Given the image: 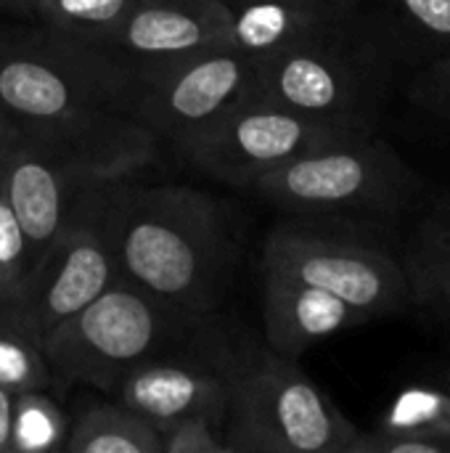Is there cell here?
I'll list each match as a JSON object with an SVG mask.
<instances>
[{
	"instance_id": "1",
	"label": "cell",
	"mask_w": 450,
	"mask_h": 453,
	"mask_svg": "<svg viewBox=\"0 0 450 453\" xmlns=\"http://www.w3.org/2000/svg\"><path fill=\"white\" fill-rule=\"evenodd\" d=\"M135 64L45 27H0V104L29 138L98 180L133 178L156 135L133 119Z\"/></svg>"
},
{
	"instance_id": "2",
	"label": "cell",
	"mask_w": 450,
	"mask_h": 453,
	"mask_svg": "<svg viewBox=\"0 0 450 453\" xmlns=\"http://www.w3.org/2000/svg\"><path fill=\"white\" fill-rule=\"evenodd\" d=\"M103 226L119 279L191 324L217 311L239 260L228 202L191 186L122 178L106 186Z\"/></svg>"
},
{
	"instance_id": "3",
	"label": "cell",
	"mask_w": 450,
	"mask_h": 453,
	"mask_svg": "<svg viewBox=\"0 0 450 453\" xmlns=\"http://www.w3.org/2000/svg\"><path fill=\"white\" fill-rule=\"evenodd\" d=\"M398 58L363 8L353 21L257 56L247 98L358 133H377Z\"/></svg>"
},
{
	"instance_id": "4",
	"label": "cell",
	"mask_w": 450,
	"mask_h": 453,
	"mask_svg": "<svg viewBox=\"0 0 450 453\" xmlns=\"http://www.w3.org/2000/svg\"><path fill=\"white\" fill-rule=\"evenodd\" d=\"M247 191L289 215L342 218L395 228L424 204L422 175L377 133L297 154Z\"/></svg>"
},
{
	"instance_id": "5",
	"label": "cell",
	"mask_w": 450,
	"mask_h": 453,
	"mask_svg": "<svg viewBox=\"0 0 450 453\" xmlns=\"http://www.w3.org/2000/svg\"><path fill=\"white\" fill-rule=\"evenodd\" d=\"M263 271L326 289L374 321L411 308L400 242L385 226L294 215L271 228Z\"/></svg>"
},
{
	"instance_id": "6",
	"label": "cell",
	"mask_w": 450,
	"mask_h": 453,
	"mask_svg": "<svg viewBox=\"0 0 450 453\" xmlns=\"http://www.w3.org/2000/svg\"><path fill=\"white\" fill-rule=\"evenodd\" d=\"M361 430L300 369L268 345L236 350L223 438L231 453H347Z\"/></svg>"
},
{
	"instance_id": "7",
	"label": "cell",
	"mask_w": 450,
	"mask_h": 453,
	"mask_svg": "<svg viewBox=\"0 0 450 453\" xmlns=\"http://www.w3.org/2000/svg\"><path fill=\"white\" fill-rule=\"evenodd\" d=\"M196 324L202 321L178 319L135 284L117 276L93 303L58 324L40 342V350L50 382L88 385L111 395L127 369L180 340Z\"/></svg>"
},
{
	"instance_id": "8",
	"label": "cell",
	"mask_w": 450,
	"mask_h": 453,
	"mask_svg": "<svg viewBox=\"0 0 450 453\" xmlns=\"http://www.w3.org/2000/svg\"><path fill=\"white\" fill-rule=\"evenodd\" d=\"M355 135L369 133L310 119L244 96L175 151L188 167L210 175L212 180L233 188H249L260 175L297 154Z\"/></svg>"
},
{
	"instance_id": "9",
	"label": "cell",
	"mask_w": 450,
	"mask_h": 453,
	"mask_svg": "<svg viewBox=\"0 0 450 453\" xmlns=\"http://www.w3.org/2000/svg\"><path fill=\"white\" fill-rule=\"evenodd\" d=\"M252 64V56L228 45L138 61L133 119L178 149L244 98Z\"/></svg>"
},
{
	"instance_id": "10",
	"label": "cell",
	"mask_w": 450,
	"mask_h": 453,
	"mask_svg": "<svg viewBox=\"0 0 450 453\" xmlns=\"http://www.w3.org/2000/svg\"><path fill=\"white\" fill-rule=\"evenodd\" d=\"M183 340L186 334L127 369L111 390L117 403L156 433L191 414H207L225 425L239 345L204 334Z\"/></svg>"
},
{
	"instance_id": "11",
	"label": "cell",
	"mask_w": 450,
	"mask_h": 453,
	"mask_svg": "<svg viewBox=\"0 0 450 453\" xmlns=\"http://www.w3.org/2000/svg\"><path fill=\"white\" fill-rule=\"evenodd\" d=\"M106 186H98L88 196L56 244L32 265L19 329L37 345L119 276L103 226Z\"/></svg>"
},
{
	"instance_id": "12",
	"label": "cell",
	"mask_w": 450,
	"mask_h": 453,
	"mask_svg": "<svg viewBox=\"0 0 450 453\" xmlns=\"http://www.w3.org/2000/svg\"><path fill=\"white\" fill-rule=\"evenodd\" d=\"M103 183L29 138L19 135L8 146L3 194L24 231L32 265L56 244L88 196Z\"/></svg>"
},
{
	"instance_id": "13",
	"label": "cell",
	"mask_w": 450,
	"mask_h": 453,
	"mask_svg": "<svg viewBox=\"0 0 450 453\" xmlns=\"http://www.w3.org/2000/svg\"><path fill=\"white\" fill-rule=\"evenodd\" d=\"M228 0H138L109 45L125 61H162L228 45Z\"/></svg>"
},
{
	"instance_id": "14",
	"label": "cell",
	"mask_w": 450,
	"mask_h": 453,
	"mask_svg": "<svg viewBox=\"0 0 450 453\" xmlns=\"http://www.w3.org/2000/svg\"><path fill=\"white\" fill-rule=\"evenodd\" d=\"M263 279L265 345L286 358L297 361L313 345L374 321L369 313L326 289L268 271H263Z\"/></svg>"
},
{
	"instance_id": "15",
	"label": "cell",
	"mask_w": 450,
	"mask_h": 453,
	"mask_svg": "<svg viewBox=\"0 0 450 453\" xmlns=\"http://www.w3.org/2000/svg\"><path fill=\"white\" fill-rule=\"evenodd\" d=\"M228 48L252 58L332 32L363 11V0H228Z\"/></svg>"
},
{
	"instance_id": "16",
	"label": "cell",
	"mask_w": 450,
	"mask_h": 453,
	"mask_svg": "<svg viewBox=\"0 0 450 453\" xmlns=\"http://www.w3.org/2000/svg\"><path fill=\"white\" fill-rule=\"evenodd\" d=\"M411 308L450 326V196H435L414 215L400 242Z\"/></svg>"
},
{
	"instance_id": "17",
	"label": "cell",
	"mask_w": 450,
	"mask_h": 453,
	"mask_svg": "<svg viewBox=\"0 0 450 453\" xmlns=\"http://www.w3.org/2000/svg\"><path fill=\"white\" fill-rule=\"evenodd\" d=\"M400 66L450 56V0H363Z\"/></svg>"
},
{
	"instance_id": "18",
	"label": "cell",
	"mask_w": 450,
	"mask_h": 453,
	"mask_svg": "<svg viewBox=\"0 0 450 453\" xmlns=\"http://www.w3.org/2000/svg\"><path fill=\"white\" fill-rule=\"evenodd\" d=\"M69 453H162L159 433L122 403H98L69 427Z\"/></svg>"
},
{
	"instance_id": "19",
	"label": "cell",
	"mask_w": 450,
	"mask_h": 453,
	"mask_svg": "<svg viewBox=\"0 0 450 453\" xmlns=\"http://www.w3.org/2000/svg\"><path fill=\"white\" fill-rule=\"evenodd\" d=\"M374 433L430 441L440 446L443 453H450V390L438 385L403 388L387 406Z\"/></svg>"
},
{
	"instance_id": "20",
	"label": "cell",
	"mask_w": 450,
	"mask_h": 453,
	"mask_svg": "<svg viewBox=\"0 0 450 453\" xmlns=\"http://www.w3.org/2000/svg\"><path fill=\"white\" fill-rule=\"evenodd\" d=\"M138 0H37L32 13L45 29L88 42L109 45Z\"/></svg>"
},
{
	"instance_id": "21",
	"label": "cell",
	"mask_w": 450,
	"mask_h": 453,
	"mask_svg": "<svg viewBox=\"0 0 450 453\" xmlns=\"http://www.w3.org/2000/svg\"><path fill=\"white\" fill-rule=\"evenodd\" d=\"M69 422L45 390L13 395L11 453H53L66 449Z\"/></svg>"
},
{
	"instance_id": "22",
	"label": "cell",
	"mask_w": 450,
	"mask_h": 453,
	"mask_svg": "<svg viewBox=\"0 0 450 453\" xmlns=\"http://www.w3.org/2000/svg\"><path fill=\"white\" fill-rule=\"evenodd\" d=\"M29 247L24 231L5 199L0 194V321L19 329L21 305L29 284Z\"/></svg>"
},
{
	"instance_id": "23",
	"label": "cell",
	"mask_w": 450,
	"mask_h": 453,
	"mask_svg": "<svg viewBox=\"0 0 450 453\" xmlns=\"http://www.w3.org/2000/svg\"><path fill=\"white\" fill-rule=\"evenodd\" d=\"M50 372L40 345L21 329L0 321V388L8 393L45 390Z\"/></svg>"
},
{
	"instance_id": "24",
	"label": "cell",
	"mask_w": 450,
	"mask_h": 453,
	"mask_svg": "<svg viewBox=\"0 0 450 453\" xmlns=\"http://www.w3.org/2000/svg\"><path fill=\"white\" fill-rule=\"evenodd\" d=\"M162 453H231L223 438V422L207 414H191L159 433Z\"/></svg>"
},
{
	"instance_id": "25",
	"label": "cell",
	"mask_w": 450,
	"mask_h": 453,
	"mask_svg": "<svg viewBox=\"0 0 450 453\" xmlns=\"http://www.w3.org/2000/svg\"><path fill=\"white\" fill-rule=\"evenodd\" d=\"M408 96L432 117L450 122V56L416 66L408 80Z\"/></svg>"
},
{
	"instance_id": "26",
	"label": "cell",
	"mask_w": 450,
	"mask_h": 453,
	"mask_svg": "<svg viewBox=\"0 0 450 453\" xmlns=\"http://www.w3.org/2000/svg\"><path fill=\"white\" fill-rule=\"evenodd\" d=\"M11 419H13V393L0 388V453H11Z\"/></svg>"
},
{
	"instance_id": "27",
	"label": "cell",
	"mask_w": 450,
	"mask_h": 453,
	"mask_svg": "<svg viewBox=\"0 0 450 453\" xmlns=\"http://www.w3.org/2000/svg\"><path fill=\"white\" fill-rule=\"evenodd\" d=\"M21 135V127H19V122L5 111V106L0 104V141H5V143H11V141H16Z\"/></svg>"
},
{
	"instance_id": "28",
	"label": "cell",
	"mask_w": 450,
	"mask_h": 453,
	"mask_svg": "<svg viewBox=\"0 0 450 453\" xmlns=\"http://www.w3.org/2000/svg\"><path fill=\"white\" fill-rule=\"evenodd\" d=\"M34 3H37V0H0V11H13V13L29 16Z\"/></svg>"
},
{
	"instance_id": "29",
	"label": "cell",
	"mask_w": 450,
	"mask_h": 453,
	"mask_svg": "<svg viewBox=\"0 0 450 453\" xmlns=\"http://www.w3.org/2000/svg\"><path fill=\"white\" fill-rule=\"evenodd\" d=\"M11 143L0 141V194H3V186H5V175H8V146Z\"/></svg>"
},
{
	"instance_id": "30",
	"label": "cell",
	"mask_w": 450,
	"mask_h": 453,
	"mask_svg": "<svg viewBox=\"0 0 450 453\" xmlns=\"http://www.w3.org/2000/svg\"><path fill=\"white\" fill-rule=\"evenodd\" d=\"M446 382H448L446 388H448V390H450V366H448V374H446Z\"/></svg>"
}]
</instances>
